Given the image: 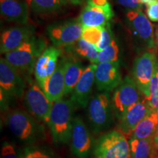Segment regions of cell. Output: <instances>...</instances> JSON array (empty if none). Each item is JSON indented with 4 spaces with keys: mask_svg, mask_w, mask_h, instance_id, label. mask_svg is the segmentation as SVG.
Here are the masks:
<instances>
[{
    "mask_svg": "<svg viewBox=\"0 0 158 158\" xmlns=\"http://www.w3.org/2000/svg\"><path fill=\"white\" fill-rule=\"evenodd\" d=\"M102 27H83L81 38L96 46L101 38Z\"/></svg>",
    "mask_w": 158,
    "mask_h": 158,
    "instance_id": "f1b7e54d",
    "label": "cell"
},
{
    "mask_svg": "<svg viewBox=\"0 0 158 158\" xmlns=\"http://www.w3.org/2000/svg\"><path fill=\"white\" fill-rule=\"evenodd\" d=\"M147 13L149 19L154 22H158V1L148 4Z\"/></svg>",
    "mask_w": 158,
    "mask_h": 158,
    "instance_id": "1f68e13d",
    "label": "cell"
},
{
    "mask_svg": "<svg viewBox=\"0 0 158 158\" xmlns=\"http://www.w3.org/2000/svg\"><path fill=\"white\" fill-rule=\"evenodd\" d=\"M76 51L77 54H78L81 56L88 59L92 64H97V61H98L100 51L98 50L94 45L81 38L76 43Z\"/></svg>",
    "mask_w": 158,
    "mask_h": 158,
    "instance_id": "d4e9b609",
    "label": "cell"
},
{
    "mask_svg": "<svg viewBox=\"0 0 158 158\" xmlns=\"http://www.w3.org/2000/svg\"><path fill=\"white\" fill-rule=\"evenodd\" d=\"M122 81L119 63L118 61L97 64L95 84L99 91L108 92L115 89Z\"/></svg>",
    "mask_w": 158,
    "mask_h": 158,
    "instance_id": "9a60e30c",
    "label": "cell"
},
{
    "mask_svg": "<svg viewBox=\"0 0 158 158\" xmlns=\"http://www.w3.org/2000/svg\"><path fill=\"white\" fill-rule=\"evenodd\" d=\"M0 158H21L20 153L15 149L13 144L5 141L2 143V147L1 149V157Z\"/></svg>",
    "mask_w": 158,
    "mask_h": 158,
    "instance_id": "4dcf8cb0",
    "label": "cell"
},
{
    "mask_svg": "<svg viewBox=\"0 0 158 158\" xmlns=\"http://www.w3.org/2000/svg\"><path fill=\"white\" fill-rule=\"evenodd\" d=\"M96 68V64H89L86 67L73 90L70 100L74 104L75 107L85 108L88 106L92 87L95 83Z\"/></svg>",
    "mask_w": 158,
    "mask_h": 158,
    "instance_id": "4fadbf2b",
    "label": "cell"
},
{
    "mask_svg": "<svg viewBox=\"0 0 158 158\" xmlns=\"http://www.w3.org/2000/svg\"><path fill=\"white\" fill-rule=\"evenodd\" d=\"M151 110L146 98L134 104L118 117V131L127 138H130L136 126Z\"/></svg>",
    "mask_w": 158,
    "mask_h": 158,
    "instance_id": "5bb4252c",
    "label": "cell"
},
{
    "mask_svg": "<svg viewBox=\"0 0 158 158\" xmlns=\"http://www.w3.org/2000/svg\"><path fill=\"white\" fill-rule=\"evenodd\" d=\"M83 26L78 19H71L51 23L47 27V33L56 48H65L75 45L81 38Z\"/></svg>",
    "mask_w": 158,
    "mask_h": 158,
    "instance_id": "8992f818",
    "label": "cell"
},
{
    "mask_svg": "<svg viewBox=\"0 0 158 158\" xmlns=\"http://www.w3.org/2000/svg\"><path fill=\"white\" fill-rule=\"evenodd\" d=\"M45 49L46 42L34 35L17 49L6 54L5 59L20 74L31 73L37 59Z\"/></svg>",
    "mask_w": 158,
    "mask_h": 158,
    "instance_id": "7a4b0ae2",
    "label": "cell"
},
{
    "mask_svg": "<svg viewBox=\"0 0 158 158\" xmlns=\"http://www.w3.org/2000/svg\"><path fill=\"white\" fill-rule=\"evenodd\" d=\"M141 91L129 76L125 77L114 90L111 99L114 112L118 118L134 104L141 101Z\"/></svg>",
    "mask_w": 158,
    "mask_h": 158,
    "instance_id": "30bf717a",
    "label": "cell"
},
{
    "mask_svg": "<svg viewBox=\"0 0 158 158\" xmlns=\"http://www.w3.org/2000/svg\"><path fill=\"white\" fill-rule=\"evenodd\" d=\"M42 89L51 102H55L64 96V62L60 61L56 70L47 79Z\"/></svg>",
    "mask_w": 158,
    "mask_h": 158,
    "instance_id": "ffe728a7",
    "label": "cell"
},
{
    "mask_svg": "<svg viewBox=\"0 0 158 158\" xmlns=\"http://www.w3.org/2000/svg\"><path fill=\"white\" fill-rule=\"evenodd\" d=\"M33 11L40 14L52 13L68 4V0H24Z\"/></svg>",
    "mask_w": 158,
    "mask_h": 158,
    "instance_id": "cb8c5ba5",
    "label": "cell"
},
{
    "mask_svg": "<svg viewBox=\"0 0 158 158\" xmlns=\"http://www.w3.org/2000/svg\"><path fill=\"white\" fill-rule=\"evenodd\" d=\"M126 17L133 36L149 51L154 52L157 46L155 40L154 27L149 18L146 16L141 9L129 10Z\"/></svg>",
    "mask_w": 158,
    "mask_h": 158,
    "instance_id": "ba28073f",
    "label": "cell"
},
{
    "mask_svg": "<svg viewBox=\"0 0 158 158\" xmlns=\"http://www.w3.org/2000/svg\"><path fill=\"white\" fill-rule=\"evenodd\" d=\"M154 139H155V141L156 142V143H157V145L158 146V129L157 130V132H156L155 135H154Z\"/></svg>",
    "mask_w": 158,
    "mask_h": 158,
    "instance_id": "74e56055",
    "label": "cell"
},
{
    "mask_svg": "<svg viewBox=\"0 0 158 158\" xmlns=\"http://www.w3.org/2000/svg\"><path fill=\"white\" fill-rule=\"evenodd\" d=\"M84 0H68V2H70L71 4H73V5H81V4L84 2Z\"/></svg>",
    "mask_w": 158,
    "mask_h": 158,
    "instance_id": "e575fe53",
    "label": "cell"
},
{
    "mask_svg": "<svg viewBox=\"0 0 158 158\" xmlns=\"http://www.w3.org/2000/svg\"><path fill=\"white\" fill-rule=\"evenodd\" d=\"M156 1H158V0H141V2L143 4H148L151 3V2H156Z\"/></svg>",
    "mask_w": 158,
    "mask_h": 158,
    "instance_id": "8d00e7d4",
    "label": "cell"
},
{
    "mask_svg": "<svg viewBox=\"0 0 158 158\" xmlns=\"http://www.w3.org/2000/svg\"><path fill=\"white\" fill-rule=\"evenodd\" d=\"M35 28L32 25H22L4 31L1 35L0 51L7 54L15 50L34 36Z\"/></svg>",
    "mask_w": 158,
    "mask_h": 158,
    "instance_id": "e0dca14e",
    "label": "cell"
},
{
    "mask_svg": "<svg viewBox=\"0 0 158 158\" xmlns=\"http://www.w3.org/2000/svg\"><path fill=\"white\" fill-rule=\"evenodd\" d=\"M64 62V95L72 93L73 90L82 76L85 68L82 63L75 59Z\"/></svg>",
    "mask_w": 158,
    "mask_h": 158,
    "instance_id": "7402d4cb",
    "label": "cell"
},
{
    "mask_svg": "<svg viewBox=\"0 0 158 158\" xmlns=\"http://www.w3.org/2000/svg\"><path fill=\"white\" fill-rule=\"evenodd\" d=\"M155 37H156V46L158 48V25L157 27V29H156V33H155Z\"/></svg>",
    "mask_w": 158,
    "mask_h": 158,
    "instance_id": "d590c367",
    "label": "cell"
},
{
    "mask_svg": "<svg viewBox=\"0 0 158 158\" xmlns=\"http://www.w3.org/2000/svg\"><path fill=\"white\" fill-rule=\"evenodd\" d=\"M94 158H131L129 141L118 130H112L95 141Z\"/></svg>",
    "mask_w": 158,
    "mask_h": 158,
    "instance_id": "277c9868",
    "label": "cell"
},
{
    "mask_svg": "<svg viewBox=\"0 0 158 158\" xmlns=\"http://www.w3.org/2000/svg\"><path fill=\"white\" fill-rule=\"evenodd\" d=\"M29 112L21 109L12 110L7 114L6 123L10 131L23 143H35L43 135V128Z\"/></svg>",
    "mask_w": 158,
    "mask_h": 158,
    "instance_id": "3957f363",
    "label": "cell"
},
{
    "mask_svg": "<svg viewBox=\"0 0 158 158\" xmlns=\"http://www.w3.org/2000/svg\"><path fill=\"white\" fill-rule=\"evenodd\" d=\"M147 100L150 109L158 112V69L152 78L150 84V97Z\"/></svg>",
    "mask_w": 158,
    "mask_h": 158,
    "instance_id": "4316f807",
    "label": "cell"
},
{
    "mask_svg": "<svg viewBox=\"0 0 158 158\" xmlns=\"http://www.w3.org/2000/svg\"><path fill=\"white\" fill-rule=\"evenodd\" d=\"M20 153L21 158H55L48 152L35 147H25Z\"/></svg>",
    "mask_w": 158,
    "mask_h": 158,
    "instance_id": "83f0119b",
    "label": "cell"
},
{
    "mask_svg": "<svg viewBox=\"0 0 158 158\" xmlns=\"http://www.w3.org/2000/svg\"><path fill=\"white\" fill-rule=\"evenodd\" d=\"M131 158H158V146L154 137L146 139L130 138Z\"/></svg>",
    "mask_w": 158,
    "mask_h": 158,
    "instance_id": "44dd1931",
    "label": "cell"
},
{
    "mask_svg": "<svg viewBox=\"0 0 158 158\" xmlns=\"http://www.w3.org/2000/svg\"><path fill=\"white\" fill-rule=\"evenodd\" d=\"M94 145L93 138L84 120L79 116L74 117L71 135L73 154L78 158H89Z\"/></svg>",
    "mask_w": 158,
    "mask_h": 158,
    "instance_id": "7c38bea8",
    "label": "cell"
},
{
    "mask_svg": "<svg viewBox=\"0 0 158 158\" xmlns=\"http://www.w3.org/2000/svg\"><path fill=\"white\" fill-rule=\"evenodd\" d=\"M62 50L56 47H48L37 59L34 68V73L37 84L43 89L45 81L54 73L58 65V59Z\"/></svg>",
    "mask_w": 158,
    "mask_h": 158,
    "instance_id": "2e32d148",
    "label": "cell"
},
{
    "mask_svg": "<svg viewBox=\"0 0 158 158\" xmlns=\"http://www.w3.org/2000/svg\"><path fill=\"white\" fill-rule=\"evenodd\" d=\"M0 86L7 98H20L25 93L26 84L21 74L5 58L0 60Z\"/></svg>",
    "mask_w": 158,
    "mask_h": 158,
    "instance_id": "8fae6325",
    "label": "cell"
},
{
    "mask_svg": "<svg viewBox=\"0 0 158 158\" xmlns=\"http://www.w3.org/2000/svg\"><path fill=\"white\" fill-rule=\"evenodd\" d=\"M29 5L25 1L0 0V11L4 19L21 25H27L29 21Z\"/></svg>",
    "mask_w": 158,
    "mask_h": 158,
    "instance_id": "d6986e66",
    "label": "cell"
},
{
    "mask_svg": "<svg viewBox=\"0 0 158 158\" xmlns=\"http://www.w3.org/2000/svg\"><path fill=\"white\" fill-rule=\"evenodd\" d=\"M114 15L111 6L99 7L86 5L79 15L78 21L83 27H104L109 23Z\"/></svg>",
    "mask_w": 158,
    "mask_h": 158,
    "instance_id": "ac0fdd59",
    "label": "cell"
},
{
    "mask_svg": "<svg viewBox=\"0 0 158 158\" xmlns=\"http://www.w3.org/2000/svg\"><path fill=\"white\" fill-rule=\"evenodd\" d=\"M158 69V60L155 52L147 51L134 61L132 73L133 79L146 99L150 97V84Z\"/></svg>",
    "mask_w": 158,
    "mask_h": 158,
    "instance_id": "52a82bcc",
    "label": "cell"
},
{
    "mask_svg": "<svg viewBox=\"0 0 158 158\" xmlns=\"http://www.w3.org/2000/svg\"><path fill=\"white\" fill-rule=\"evenodd\" d=\"M74 107L70 100L53 102L48 125L55 144H66L71 139Z\"/></svg>",
    "mask_w": 158,
    "mask_h": 158,
    "instance_id": "6da1fadb",
    "label": "cell"
},
{
    "mask_svg": "<svg viewBox=\"0 0 158 158\" xmlns=\"http://www.w3.org/2000/svg\"><path fill=\"white\" fill-rule=\"evenodd\" d=\"M118 3L124 7L131 10H137L141 7L142 3L141 0H117Z\"/></svg>",
    "mask_w": 158,
    "mask_h": 158,
    "instance_id": "d6a6232c",
    "label": "cell"
},
{
    "mask_svg": "<svg viewBox=\"0 0 158 158\" xmlns=\"http://www.w3.org/2000/svg\"><path fill=\"white\" fill-rule=\"evenodd\" d=\"M23 102L33 117L48 124L53 102L48 100L40 86L34 83L31 84L24 93Z\"/></svg>",
    "mask_w": 158,
    "mask_h": 158,
    "instance_id": "9c48e42d",
    "label": "cell"
},
{
    "mask_svg": "<svg viewBox=\"0 0 158 158\" xmlns=\"http://www.w3.org/2000/svg\"><path fill=\"white\" fill-rule=\"evenodd\" d=\"M113 106L108 92L95 94L88 105V121L95 133H101L110 127L113 121Z\"/></svg>",
    "mask_w": 158,
    "mask_h": 158,
    "instance_id": "5b68a950",
    "label": "cell"
},
{
    "mask_svg": "<svg viewBox=\"0 0 158 158\" xmlns=\"http://www.w3.org/2000/svg\"><path fill=\"white\" fill-rule=\"evenodd\" d=\"M114 40V37L113 31L110 28V25L109 23L105 25L102 27V32H101V38H100V42L96 45L97 48L99 51H101L113 43Z\"/></svg>",
    "mask_w": 158,
    "mask_h": 158,
    "instance_id": "f546056e",
    "label": "cell"
},
{
    "mask_svg": "<svg viewBox=\"0 0 158 158\" xmlns=\"http://www.w3.org/2000/svg\"><path fill=\"white\" fill-rule=\"evenodd\" d=\"M118 53L119 49L115 40L110 45L104 48L103 50L100 51L98 55L97 64L103 62H117L118 59Z\"/></svg>",
    "mask_w": 158,
    "mask_h": 158,
    "instance_id": "484cf974",
    "label": "cell"
},
{
    "mask_svg": "<svg viewBox=\"0 0 158 158\" xmlns=\"http://www.w3.org/2000/svg\"><path fill=\"white\" fill-rule=\"evenodd\" d=\"M157 129L158 112L151 110L146 116V117L136 126L131 138L136 139H146V138L154 137Z\"/></svg>",
    "mask_w": 158,
    "mask_h": 158,
    "instance_id": "603a6c76",
    "label": "cell"
},
{
    "mask_svg": "<svg viewBox=\"0 0 158 158\" xmlns=\"http://www.w3.org/2000/svg\"><path fill=\"white\" fill-rule=\"evenodd\" d=\"M86 5L99 7H107L111 6L108 0H86Z\"/></svg>",
    "mask_w": 158,
    "mask_h": 158,
    "instance_id": "836d02e7",
    "label": "cell"
}]
</instances>
